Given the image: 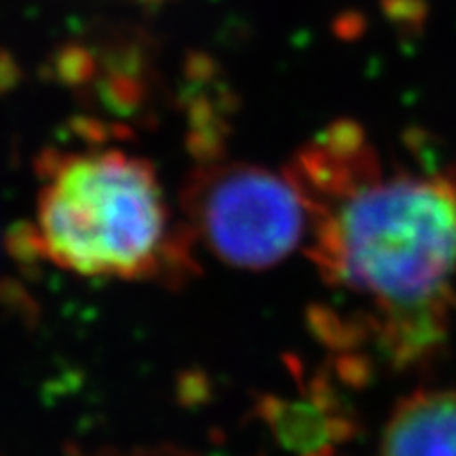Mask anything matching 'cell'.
Listing matches in <instances>:
<instances>
[{
    "label": "cell",
    "mask_w": 456,
    "mask_h": 456,
    "mask_svg": "<svg viewBox=\"0 0 456 456\" xmlns=\"http://www.w3.org/2000/svg\"><path fill=\"white\" fill-rule=\"evenodd\" d=\"M38 178L32 241L57 269L121 281L188 271L192 237L148 159L110 146L53 151Z\"/></svg>",
    "instance_id": "6da1fadb"
},
{
    "label": "cell",
    "mask_w": 456,
    "mask_h": 456,
    "mask_svg": "<svg viewBox=\"0 0 456 456\" xmlns=\"http://www.w3.org/2000/svg\"><path fill=\"white\" fill-rule=\"evenodd\" d=\"M317 252L353 289L393 309H419L456 271V195L412 178L362 188L328 212Z\"/></svg>",
    "instance_id": "7a4b0ae2"
},
{
    "label": "cell",
    "mask_w": 456,
    "mask_h": 456,
    "mask_svg": "<svg viewBox=\"0 0 456 456\" xmlns=\"http://www.w3.org/2000/svg\"><path fill=\"white\" fill-rule=\"evenodd\" d=\"M186 231L239 271H265L298 248L309 203L289 175L241 161L203 163L182 191Z\"/></svg>",
    "instance_id": "3957f363"
},
{
    "label": "cell",
    "mask_w": 456,
    "mask_h": 456,
    "mask_svg": "<svg viewBox=\"0 0 456 456\" xmlns=\"http://www.w3.org/2000/svg\"><path fill=\"white\" fill-rule=\"evenodd\" d=\"M380 456H456V393H416L397 406Z\"/></svg>",
    "instance_id": "277c9868"
}]
</instances>
